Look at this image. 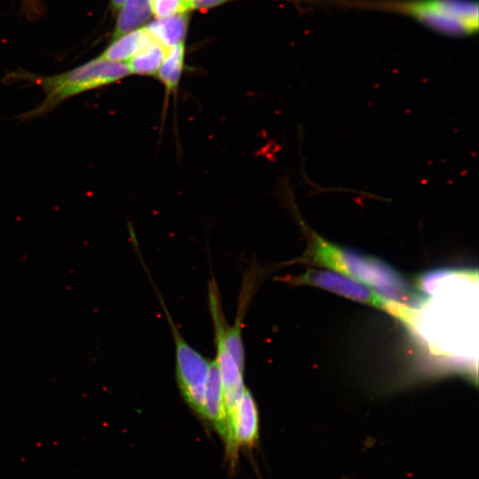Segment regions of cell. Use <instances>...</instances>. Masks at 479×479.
Masks as SVG:
<instances>
[{"label": "cell", "mask_w": 479, "mask_h": 479, "mask_svg": "<svg viewBox=\"0 0 479 479\" xmlns=\"http://www.w3.org/2000/svg\"><path fill=\"white\" fill-rule=\"evenodd\" d=\"M307 256L317 264L370 286L397 303L414 308L424 302L397 270L379 258L333 244L318 236L310 240Z\"/></svg>", "instance_id": "cell-1"}, {"label": "cell", "mask_w": 479, "mask_h": 479, "mask_svg": "<svg viewBox=\"0 0 479 479\" xmlns=\"http://www.w3.org/2000/svg\"><path fill=\"white\" fill-rule=\"evenodd\" d=\"M130 74L126 62L109 61L99 57L70 71L53 76L35 77L46 95L35 108L18 116L27 122L44 116L59 105L78 94L111 84Z\"/></svg>", "instance_id": "cell-2"}, {"label": "cell", "mask_w": 479, "mask_h": 479, "mask_svg": "<svg viewBox=\"0 0 479 479\" xmlns=\"http://www.w3.org/2000/svg\"><path fill=\"white\" fill-rule=\"evenodd\" d=\"M373 6L407 14L444 34L471 35L478 29V5L471 0L383 2Z\"/></svg>", "instance_id": "cell-3"}, {"label": "cell", "mask_w": 479, "mask_h": 479, "mask_svg": "<svg viewBox=\"0 0 479 479\" xmlns=\"http://www.w3.org/2000/svg\"><path fill=\"white\" fill-rule=\"evenodd\" d=\"M290 282L296 285L318 287L346 298L365 303L385 310L404 322L408 323L412 310L407 306H401L379 294L364 283L340 272L309 270L306 272L293 277Z\"/></svg>", "instance_id": "cell-4"}, {"label": "cell", "mask_w": 479, "mask_h": 479, "mask_svg": "<svg viewBox=\"0 0 479 479\" xmlns=\"http://www.w3.org/2000/svg\"><path fill=\"white\" fill-rule=\"evenodd\" d=\"M176 349V376L181 395L188 406L203 420L204 397L211 360L190 346L180 334L164 308Z\"/></svg>", "instance_id": "cell-5"}, {"label": "cell", "mask_w": 479, "mask_h": 479, "mask_svg": "<svg viewBox=\"0 0 479 479\" xmlns=\"http://www.w3.org/2000/svg\"><path fill=\"white\" fill-rule=\"evenodd\" d=\"M258 437V407L251 392L245 388L237 405L228 415V433L224 444L230 462L234 465L239 450L253 447Z\"/></svg>", "instance_id": "cell-6"}, {"label": "cell", "mask_w": 479, "mask_h": 479, "mask_svg": "<svg viewBox=\"0 0 479 479\" xmlns=\"http://www.w3.org/2000/svg\"><path fill=\"white\" fill-rule=\"evenodd\" d=\"M203 420L210 424L224 443L228 433V415L216 359L210 363L204 397Z\"/></svg>", "instance_id": "cell-7"}, {"label": "cell", "mask_w": 479, "mask_h": 479, "mask_svg": "<svg viewBox=\"0 0 479 479\" xmlns=\"http://www.w3.org/2000/svg\"><path fill=\"white\" fill-rule=\"evenodd\" d=\"M153 40L145 27L137 28L114 40L99 58L109 61L122 62L144 50Z\"/></svg>", "instance_id": "cell-8"}, {"label": "cell", "mask_w": 479, "mask_h": 479, "mask_svg": "<svg viewBox=\"0 0 479 479\" xmlns=\"http://www.w3.org/2000/svg\"><path fill=\"white\" fill-rule=\"evenodd\" d=\"M188 16L186 12L158 19L149 23L145 28L152 37L169 48L183 43L187 30Z\"/></svg>", "instance_id": "cell-9"}, {"label": "cell", "mask_w": 479, "mask_h": 479, "mask_svg": "<svg viewBox=\"0 0 479 479\" xmlns=\"http://www.w3.org/2000/svg\"><path fill=\"white\" fill-rule=\"evenodd\" d=\"M113 39L137 29L152 15L151 0H126L121 7Z\"/></svg>", "instance_id": "cell-10"}, {"label": "cell", "mask_w": 479, "mask_h": 479, "mask_svg": "<svg viewBox=\"0 0 479 479\" xmlns=\"http://www.w3.org/2000/svg\"><path fill=\"white\" fill-rule=\"evenodd\" d=\"M168 49L158 41L153 40L147 47L126 61L130 74L155 75L158 73Z\"/></svg>", "instance_id": "cell-11"}, {"label": "cell", "mask_w": 479, "mask_h": 479, "mask_svg": "<svg viewBox=\"0 0 479 479\" xmlns=\"http://www.w3.org/2000/svg\"><path fill=\"white\" fill-rule=\"evenodd\" d=\"M184 54L183 43L169 47L158 70L159 78L166 90V101L169 94L175 92L178 86L183 70Z\"/></svg>", "instance_id": "cell-12"}, {"label": "cell", "mask_w": 479, "mask_h": 479, "mask_svg": "<svg viewBox=\"0 0 479 479\" xmlns=\"http://www.w3.org/2000/svg\"><path fill=\"white\" fill-rule=\"evenodd\" d=\"M152 12L158 18H166L186 12L192 8L190 0H151Z\"/></svg>", "instance_id": "cell-13"}, {"label": "cell", "mask_w": 479, "mask_h": 479, "mask_svg": "<svg viewBox=\"0 0 479 479\" xmlns=\"http://www.w3.org/2000/svg\"><path fill=\"white\" fill-rule=\"evenodd\" d=\"M228 0H192V8H210L219 5Z\"/></svg>", "instance_id": "cell-14"}, {"label": "cell", "mask_w": 479, "mask_h": 479, "mask_svg": "<svg viewBox=\"0 0 479 479\" xmlns=\"http://www.w3.org/2000/svg\"><path fill=\"white\" fill-rule=\"evenodd\" d=\"M126 0H112V8L115 11H118L121 9L122 4L125 3Z\"/></svg>", "instance_id": "cell-15"}, {"label": "cell", "mask_w": 479, "mask_h": 479, "mask_svg": "<svg viewBox=\"0 0 479 479\" xmlns=\"http://www.w3.org/2000/svg\"><path fill=\"white\" fill-rule=\"evenodd\" d=\"M190 1H191V3H192V0H190Z\"/></svg>", "instance_id": "cell-16"}]
</instances>
